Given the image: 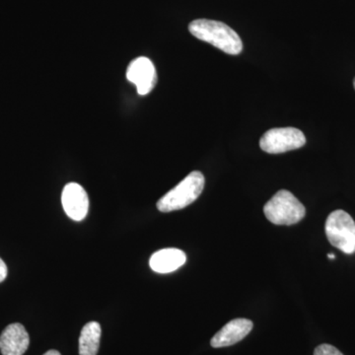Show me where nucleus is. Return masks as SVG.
<instances>
[{"label": "nucleus", "instance_id": "obj_1", "mask_svg": "<svg viewBox=\"0 0 355 355\" xmlns=\"http://www.w3.org/2000/svg\"><path fill=\"white\" fill-rule=\"evenodd\" d=\"M191 34L200 41L209 43L227 55H239L243 50L239 35L225 23L216 20H193L189 25Z\"/></svg>", "mask_w": 355, "mask_h": 355}, {"label": "nucleus", "instance_id": "obj_2", "mask_svg": "<svg viewBox=\"0 0 355 355\" xmlns=\"http://www.w3.org/2000/svg\"><path fill=\"white\" fill-rule=\"evenodd\" d=\"M205 184L202 173L191 172L181 183L178 184L158 200L157 209L161 212H171L184 209L196 202L202 195Z\"/></svg>", "mask_w": 355, "mask_h": 355}, {"label": "nucleus", "instance_id": "obj_3", "mask_svg": "<svg viewBox=\"0 0 355 355\" xmlns=\"http://www.w3.org/2000/svg\"><path fill=\"white\" fill-rule=\"evenodd\" d=\"M268 221L275 225H293L305 217L306 209L293 193L280 190L263 207Z\"/></svg>", "mask_w": 355, "mask_h": 355}, {"label": "nucleus", "instance_id": "obj_4", "mask_svg": "<svg viewBox=\"0 0 355 355\" xmlns=\"http://www.w3.org/2000/svg\"><path fill=\"white\" fill-rule=\"evenodd\" d=\"M329 242L345 254L355 252V222L347 212L335 210L328 216L324 225Z\"/></svg>", "mask_w": 355, "mask_h": 355}, {"label": "nucleus", "instance_id": "obj_5", "mask_svg": "<svg viewBox=\"0 0 355 355\" xmlns=\"http://www.w3.org/2000/svg\"><path fill=\"white\" fill-rule=\"evenodd\" d=\"M304 133L295 128H277L268 130L260 140L261 150L279 154L295 150L305 146Z\"/></svg>", "mask_w": 355, "mask_h": 355}, {"label": "nucleus", "instance_id": "obj_6", "mask_svg": "<svg viewBox=\"0 0 355 355\" xmlns=\"http://www.w3.org/2000/svg\"><path fill=\"white\" fill-rule=\"evenodd\" d=\"M127 78L137 86V93L141 96L150 93L157 83L155 67L149 58L144 57L135 58L130 62L127 70Z\"/></svg>", "mask_w": 355, "mask_h": 355}, {"label": "nucleus", "instance_id": "obj_7", "mask_svg": "<svg viewBox=\"0 0 355 355\" xmlns=\"http://www.w3.org/2000/svg\"><path fill=\"white\" fill-rule=\"evenodd\" d=\"M62 202L65 214L73 220L81 221L87 216L88 195L80 184H67L62 191Z\"/></svg>", "mask_w": 355, "mask_h": 355}, {"label": "nucleus", "instance_id": "obj_8", "mask_svg": "<svg viewBox=\"0 0 355 355\" xmlns=\"http://www.w3.org/2000/svg\"><path fill=\"white\" fill-rule=\"evenodd\" d=\"M253 327L254 324L251 320L243 319V318L232 320L211 338L210 345L214 349L230 347L246 338L250 331L253 330Z\"/></svg>", "mask_w": 355, "mask_h": 355}, {"label": "nucleus", "instance_id": "obj_9", "mask_svg": "<svg viewBox=\"0 0 355 355\" xmlns=\"http://www.w3.org/2000/svg\"><path fill=\"white\" fill-rule=\"evenodd\" d=\"M30 345L29 334L19 323L7 326L0 336V350L2 355H23Z\"/></svg>", "mask_w": 355, "mask_h": 355}, {"label": "nucleus", "instance_id": "obj_10", "mask_svg": "<svg viewBox=\"0 0 355 355\" xmlns=\"http://www.w3.org/2000/svg\"><path fill=\"white\" fill-rule=\"evenodd\" d=\"M187 257L183 251L175 248L163 249L151 256L149 265L154 272L169 273L175 272L186 263Z\"/></svg>", "mask_w": 355, "mask_h": 355}, {"label": "nucleus", "instance_id": "obj_11", "mask_svg": "<svg viewBox=\"0 0 355 355\" xmlns=\"http://www.w3.org/2000/svg\"><path fill=\"white\" fill-rule=\"evenodd\" d=\"M101 335V326L99 323L90 322L86 324L79 338V354L97 355Z\"/></svg>", "mask_w": 355, "mask_h": 355}, {"label": "nucleus", "instance_id": "obj_12", "mask_svg": "<svg viewBox=\"0 0 355 355\" xmlns=\"http://www.w3.org/2000/svg\"><path fill=\"white\" fill-rule=\"evenodd\" d=\"M314 355H343L336 347L328 343L320 345L314 350Z\"/></svg>", "mask_w": 355, "mask_h": 355}, {"label": "nucleus", "instance_id": "obj_13", "mask_svg": "<svg viewBox=\"0 0 355 355\" xmlns=\"http://www.w3.org/2000/svg\"><path fill=\"white\" fill-rule=\"evenodd\" d=\"M7 272H8V270H7V266L2 259L0 258V284L2 282H4L7 277Z\"/></svg>", "mask_w": 355, "mask_h": 355}, {"label": "nucleus", "instance_id": "obj_14", "mask_svg": "<svg viewBox=\"0 0 355 355\" xmlns=\"http://www.w3.org/2000/svg\"><path fill=\"white\" fill-rule=\"evenodd\" d=\"M44 355H60V352L58 350L51 349L46 352Z\"/></svg>", "mask_w": 355, "mask_h": 355}, {"label": "nucleus", "instance_id": "obj_15", "mask_svg": "<svg viewBox=\"0 0 355 355\" xmlns=\"http://www.w3.org/2000/svg\"><path fill=\"white\" fill-rule=\"evenodd\" d=\"M328 258L329 259H331V260H335L336 256L334 254H328Z\"/></svg>", "mask_w": 355, "mask_h": 355}, {"label": "nucleus", "instance_id": "obj_16", "mask_svg": "<svg viewBox=\"0 0 355 355\" xmlns=\"http://www.w3.org/2000/svg\"><path fill=\"white\" fill-rule=\"evenodd\" d=\"M354 89H355V78H354Z\"/></svg>", "mask_w": 355, "mask_h": 355}]
</instances>
